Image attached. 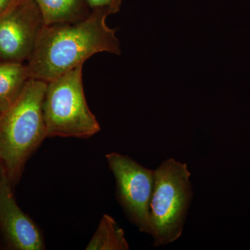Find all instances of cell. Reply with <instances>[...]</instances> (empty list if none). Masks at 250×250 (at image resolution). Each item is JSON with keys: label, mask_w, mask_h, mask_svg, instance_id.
Instances as JSON below:
<instances>
[{"label": "cell", "mask_w": 250, "mask_h": 250, "mask_svg": "<svg viewBox=\"0 0 250 250\" xmlns=\"http://www.w3.org/2000/svg\"><path fill=\"white\" fill-rule=\"evenodd\" d=\"M108 14L91 11L76 22L44 24L27 60L31 79L48 82L58 78L100 52L121 54L116 30L106 23Z\"/></svg>", "instance_id": "cell-1"}, {"label": "cell", "mask_w": 250, "mask_h": 250, "mask_svg": "<svg viewBox=\"0 0 250 250\" xmlns=\"http://www.w3.org/2000/svg\"><path fill=\"white\" fill-rule=\"evenodd\" d=\"M154 172L150 200V233L156 247L177 241L191 202V176L187 164L168 159Z\"/></svg>", "instance_id": "cell-3"}, {"label": "cell", "mask_w": 250, "mask_h": 250, "mask_svg": "<svg viewBox=\"0 0 250 250\" xmlns=\"http://www.w3.org/2000/svg\"><path fill=\"white\" fill-rule=\"evenodd\" d=\"M83 65L47 83L42 103L47 137L85 139L100 131L85 100Z\"/></svg>", "instance_id": "cell-4"}, {"label": "cell", "mask_w": 250, "mask_h": 250, "mask_svg": "<svg viewBox=\"0 0 250 250\" xmlns=\"http://www.w3.org/2000/svg\"><path fill=\"white\" fill-rule=\"evenodd\" d=\"M29 79L27 65H24L22 62H0L1 113L14 103Z\"/></svg>", "instance_id": "cell-9"}, {"label": "cell", "mask_w": 250, "mask_h": 250, "mask_svg": "<svg viewBox=\"0 0 250 250\" xmlns=\"http://www.w3.org/2000/svg\"><path fill=\"white\" fill-rule=\"evenodd\" d=\"M47 84L29 79L0 117V164L11 184L19 180L28 158L47 137L42 112Z\"/></svg>", "instance_id": "cell-2"}, {"label": "cell", "mask_w": 250, "mask_h": 250, "mask_svg": "<svg viewBox=\"0 0 250 250\" xmlns=\"http://www.w3.org/2000/svg\"><path fill=\"white\" fill-rule=\"evenodd\" d=\"M1 108H0V117H1Z\"/></svg>", "instance_id": "cell-13"}, {"label": "cell", "mask_w": 250, "mask_h": 250, "mask_svg": "<svg viewBox=\"0 0 250 250\" xmlns=\"http://www.w3.org/2000/svg\"><path fill=\"white\" fill-rule=\"evenodd\" d=\"M124 231L108 215H104L98 229L86 247L88 250H127Z\"/></svg>", "instance_id": "cell-10"}, {"label": "cell", "mask_w": 250, "mask_h": 250, "mask_svg": "<svg viewBox=\"0 0 250 250\" xmlns=\"http://www.w3.org/2000/svg\"><path fill=\"white\" fill-rule=\"evenodd\" d=\"M42 14L44 24L76 22L91 13L87 0H34Z\"/></svg>", "instance_id": "cell-8"}, {"label": "cell", "mask_w": 250, "mask_h": 250, "mask_svg": "<svg viewBox=\"0 0 250 250\" xmlns=\"http://www.w3.org/2000/svg\"><path fill=\"white\" fill-rule=\"evenodd\" d=\"M0 175V229L6 243L14 250L45 249L43 238L36 224L16 203L4 171Z\"/></svg>", "instance_id": "cell-7"}, {"label": "cell", "mask_w": 250, "mask_h": 250, "mask_svg": "<svg viewBox=\"0 0 250 250\" xmlns=\"http://www.w3.org/2000/svg\"><path fill=\"white\" fill-rule=\"evenodd\" d=\"M18 0H0V15L9 9Z\"/></svg>", "instance_id": "cell-12"}, {"label": "cell", "mask_w": 250, "mask_h": 250, "mask_svg": "<svg viewBox=\"0 0 250 250\" xmlns=\"http://www.w3.org/2000/svg\"><path fill=\"white\" fill-rule=\"evenodd\" d=\"M106 157L116 179L117 197L125 213L140 231L150 233L154 170L118 153H110Z\"/></svg>", "instance_id": "cell-5"}, {"label": "cell", "mask_w": 250, "mask_h": 250, "mask_svg": "<svg viewBox=\"0 0 250 250\" xmlns=\"http://www.w3.org/2000/svg\"><path fill=\"white\" fill-rule=\"evenodd\" d=\"M43 25L34 0H18L0 15V62H27Z\"/></svg>", "instance_id": "cell-6"}, {"label": "cell", "mask_w": 250, "mask_h": 250, "mask_svg": "<svg viewBox=\"0 0 250 250\" xmlns=\"http://www.w3.org/2000/svg\"><path fill=\"white\" fill-rule=\"evenodd\" d=\"M91 11H104L108 15L119 12L122 0H87Z\"/></svg>", "instance_id": "cell-11"}]
</instances>
